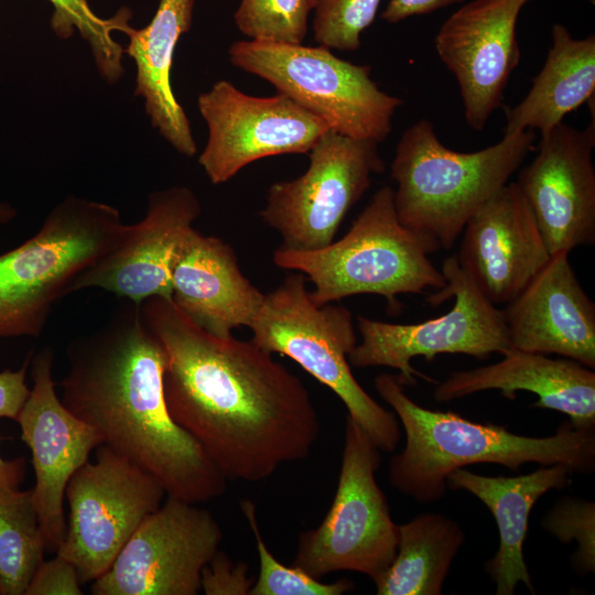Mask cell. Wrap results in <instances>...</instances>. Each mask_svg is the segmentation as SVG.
Returning a JSON list of instances; mask_svg holds the SVG:
<instances>
[{"mask_svg":"<svg viewBox=\"0 0 595 595\" xmlns=\"http://www.w3.org/2000/svg\"><path fill=\"white\" fill-rule=\"evenodd\" d=\"M161 340L164 397L172 419L227 480L261 482L310 456L321 422L303 381L252 340L219 337L175 304H140Z\"/></svg>","mask_w":595,"mask_h":595,"instance_id":"1","label":"cell"},{"mask_svg":"<svg viewBox=\"0 0 595 595\" xmlns=\"http://www.w3.org/2000/svg\"><path fill=\"white\" fill-rule=\"evenodd\" d=\"M61 400L101 445L150 473L166 496L191 504L220 497L227 479L171 416L164 397L165 349L141 307H119L95 332L72 340Z\"/></svg>","mask_w":595,"mask_h":595,"instance_id":"2","label":"cell"},{"mask_svg":"<svg viewBox=\"0 0 595 595\" xmlns=\"http://www.w3.org/2000/svg\"><path fill=\"white\" fill-rule=\"evenodd\" d=\"M374 383L405 432L404 448L389 462V482L419 504L440 500L447 476L470 464L493 463L511 470L526 463L563 464L573 473L594 470L595 428L575 429L562 423L551 436H524L451 411L425 409L409 398L397 375L382 372Z\"/></svg>","mask_w":595,"mask_h":595,"instance_id":"3","label":"cell"},{"mask_svg":"<svg viewBox=\"0 0 595 595\" xmlns=\"http://www.w3.org/2000/svg\"><path fill=\"white\" fill-rule=\"evenodd\" d=\"M534 142V131L526 130L475 152H457L440 141L430 120L416 121L402 133L390 166L400 223L431 253L451 249L469 218L520 169Z\"/></svg>","mask_w":595,"mask_h":595,"instance_id":"4","label":"cell"},{"mask_svg":"<svg viewBox=\"0 0 595 595\" xmlns=\"http://www.w3.org/2000/svg\"><path fill=\"white\" fill-rule=\"evenodd\" d=\"M426 245L404 227L393 204V188L385 185L338 240L316 250L278 248L279 268L301 272L313 284L316 303H334L356 294H377L394 311L398 295L442 290L446 279L430 260Z\"/></svg>","mask_w":595,"mask_h":595,"instance_id":"5","label":"cell"},{"mask_svg":"<svg viewBox=\"0 0 595 595\" xmlns=\"http://www.w3.org/2000/svg\"><path fill=\"white\" fill-rule=\"evenodd\" d=\"M125 227L116 207L71 195L35 235L0 255V337H39L72 281L116 245Z\"/></svg>","mask_w":595,"mask_h":595,"instance_id":"6","label":"cell"},{"mask_svg":"<svg viewBox=\"0 0 595 595\" xmlns=\"http://www.w3.org/2000/svg\"><path fill=\"white\" fill-rule=\"evenodd\" d=\"M301 272L288 275L251 322V340L286 356L329 388L382 452L396 450L401 430L393 411L372 399L351 372L348 355L357 345L353 314L333 303L318 304Z\"/></svg>","mask_w":595,"mask_h":595,"instance_id":"7","label":"cell"},{"mask_svg":"<svg viewBox=\"0 0 595 595\" xmlns=\"http://www.w3.org/2000/svg\"><path fill=\"white\" fill-rule=\"evenodd\" d=\"M228 55L235 67L269 82L331 130L353 139H387L403 104L379 88L370 66L342 60L322 45L244 40L232 43Z\"/></svg>","mask_w":595,"mask_h":595,"instance_id":"8","label":"cell"},{"mask_svg":"<svg viewBox=\"0 0 595 595\" xmlns=\"http://www.w3.org/2000/svg\"><path fill=\"white\" fill-rule=\"evenodd\" d=\"M380 450L347 415L337 489L321 524L299 536L293 565L321 580L338 571L375 581L392 563L398 526L376 480Z\"/></svg>","mask_w":595,"mask_h":595,"instance_id":"9","label":"cell"},{"mask_svg":"<svg viewBox=\"0 0 595 595\" xmlns=\"http://www.w3.org/2000/svg\"><path fill=\"white\" fill-rule=\"evenodd\" d=\"M441 271L446 285L426 300L435 306L454 296L452 309L444 315L413 324L358 315L361 343L348 355L351 366L398 369L397 377L405 387L415 386L416 377L433 381L411 366L414 357L432 361L441 354H464L487 359L493 353L502 355L511 348L502 310L485 298L461 268L456 256L447 257Z\"/></svg>","mask_w":595,"mask_h":595,"instance_id":"10","label":"cell"},{"mask_svg":"<svg viewBox=\"0 0 595 595\" xmlns=\"http://www.w3.org/2000/svg\"><path fill=\"white\" fill-rule=\"evenodd\" d=\"M165 497L150 473L99 445L95 461H87L67 483L68 521L56 554L74 565L82 584L93 583Z\"/></svg>","mask_w":595,"mask_h":595,"instance_id":"11","label":"cell"},{"mask_svg":"<svg viewBox=\"0 0 595 595\" xmlns=\"http://www.w3.org/2000/svg\"><path fill=\"white\" fill-rule=\"evenodd\" d=\"M378 144L327 130L307 153L299 177L273 183L261 219L277 230L280 248L307 251L326 247L350 208L385 171Z\"/></svg>","mask_w":595,"mask_h":595,"instance_id":"12","label":"cell"},{"mask_svg":"<svg viewBox=\"0 0 595 595\" xmlns=\"http://www.w3.org/2000/svg\"><path fill=\"white\" fill-rule=\"evenodd\" d=\"M224 533L209 510L166 496L140 523L111 566L90 586L94 595H196L204 567Z\"/></svg>","mask_w":595,"mask_h":595,"instance_id":"13","label":"cell"},{"mask_svg":"<svg viewBox=\"0 0 595 595\" xmlns=\"http://www.w3.org/2000/svg\"><path fill=\"white\" fill-rule=\"evenodd\" d=\"M197 107L208 130L198 163L215 185L257 160L307 154L329 130L323 119L283 94L250 96L228 80H218L202 93Z\"/></svg>","mask_w":595,"mask_h":595,"instance_id":"14","label":"cell"},{"mask_svg":"<svg viewBox=\"0 0 595 595\" xmlns=\"http://www.w3.org/2000/svg\"><path fill=\"white\" fill-rule=\"evenodd\" d=\"M33 386L17 422L31 452L35 475L32 488L46 548L56 552L66 531L65 490L72 475L101 445L97 432L62 402L53 380V350L40 349L30 358Z\"/></svg>","mask_w":595,"mask_h":595,"instance_id":"15","label":"cell"},{"mask_svg":"<svg viewBox=\"0 0 595 595\" xmlns=\"http://www.w3.org/2000/svg\"><path fill=\"white\" fill-rule=\"evenodd\" d=\"M594 117L578 130L564 122L541 137L516 181L551 256L595 242Z\"/></svg>","mask_w":595,"mask_h":595,"instance_id":"16","label":"cell"},{"mask_svg":"<svg viewBox=\"0 0 595 595\" xmlns=\"http://www.w3.org/2000/svg\"><path fill=\"white\" fill-rule=\"evenodd\" d=\"M199 214V201L188 187L151 193L144 217L126 225L116 245L72 281L67 294L93 288L138 305L154 296L171 300L173 261Z\"/></svg>","mask_w":595,"mask_h":595,"instance_id":"17","label":"cell"},{"mask_svg":"<svg viewBox=\"0 0 595 595\" xmlns=\"http://www.w3.org/2000/svg\"><path fill=\"white\" fill-rule=\"evenodd\" d=\"M529 1L473 0L451 14L435 35V51L457 82L465 119L473 130H483L501 106L520 61L517 21Z\"/></svg>","mask_w":595,"mask_h":595,"instance_id":"18","label":"cell"},{"mask_svg":"<svg viewBox=\"0 0 595 595\" xmlns=\"http://www.w3.org/2000/svg\"><path fill=\"white\" fill-rule=\"evenodd\" d=\"M463 232L456 259L495 305L512 301L552 258L516 182L493 195Z\"/></svg>","mask_w":595,"mask_h":595,"instance_id":"19","label":"cell"},{"mask_svg":"<svg viewBox=\"0 0 595 595\" xmlns=\"http://www.w3.org/2000/svg\"><path fill=\"white\" fill-rule=\"evenodd\" d=\"M502 313L511 348L556 354L595 368V304L569 253L552 256Z\"/></svg>","mask_w":595,"mask_h":595,"instance_id":"20","label":"cell"},{"mask_svg":"<svg viewBox=\"0 0 595 595\" xmlns=\"http://www.w3.org/2000/svg\"><path fill=\"white\" fill-rule=\"evenodd\" d=\"M171 286L175 306L219 337L249 327L266 295L241 272L227 242L196 229L191 230L174 258Z\"/></svg>","mask_w":595,"mask_h":595,"instance_id":"21","label":"cell"},{"mask_svg":"<svg viewBox=\"0 0 595 595\" xmlns=\"http://www.w3.org/2000/svg\"><path fill=\"white\" fill-rule=\"evenodd\" d=\"M495 364L454 371L433 391L448 402L479 391L499 390L513 400L517 391L539 397L532 405L566 414L575 429L595 428V372L575 360L510 348Z\"/></svg>","mask_w":595,"mask_h":595,"instance_id":"22","label":"cell"},{"mask_svg":"<svg viewBox=\"0 0 595 595\" xmlns=\"http://www.w3.org/2000/svg\"><path fill=\"white\" fill-rule=\"evenodd\" d=\"M572 474L567 466L553 464L541 465L532 473L516 477L484 476L463 467L447 476L446 486L472 493L495 517L499 548L485 563V570L496 584L497 595H513L520 582L534 594L523 558L529 515L533 505L547 491L566 487Z\"/></svg>","mask_w":595,"mask_h":595,"instance_id":"23","label":"cell"},{"mask_svg":"<svg viewBox=\"0 0 595 595\" xmlns=\"http://www.w3.org/2000/svg\"><path fill=\"white\" fill-rule=\"evenodd\" d=\"M196 0H160L150 23L130 26L123 34L129 43L123 53L136 64L134 95L143 99L150 122L180 154L197 153L190 120L171 86L176 44L188 32Z\"/></svg>","mask_w":595,"mask_h":595,"instance_id":"24","label":"cell"},{"mask_svg":"<svg viewBox=\"0 0 595 595\" xmlns=\"http://www.w3.org/2000/svg\"><path fill=\"white\" fill-rule=\"evenodd\" d=\"M545 62L526 97L507 110L504 134L538 130L548 134L564 117L594 96L595 36L575 39L554 23Z\"/></svg>","mask_w":595,"mask_h":595,"instance_id":"25","label":"cell"},{"mask_svg":"<svg viewBox=\"0 0 595 595\" xmlns=\"http://www.w3.org/2000/svg\"><path fill=\"white\" fill-rule=\"evenodd\" d=\"M465 541L458 522L436 512L398 526L397 554L375 581L378 595H440Z\"/></svg>","mask_w":595,"mask_h":595,"instance_id":"26","label":"cell"},{"mask_svg":"<svg viewBox=\"0 0 595 595\" xmlns=\"http://www.w3.org/2000/svg\"><path fill=\"white\" fill-rule=\"evenodd\" d=\"M47 550L31 489H0V595H24Z\"/></svg>","mask_w":595,"mask_h":595,"instance_id":"27","label":"cell"},{"mask_svg":"<svg viewBox=\"0 0 595 595\" xmlns=\"http://www.w3.org/2000/svg\"><path fill=\"white\" fill-rule=\"evenodd\" d=\"M53 6L51 28L61 40H68L78 32L90 47L99 75L110 85L123 76V47L113 37L115 32L125 33L131 25L132 12L121 8L111 18H101L87 0H47Z\"/></svg>","mask_w":595,"mask_h":595,"instance_id":"28","label":"cell"},{"mask_svg":"<svg viewBox=\"0 0 595 595\" xmlns=\"http://www.w3.org/2000/svg\"><path fill=\"white\" fill-rule=\"evenodd\" d=\"M316 0H240L234 21L249 40L301 44Z\"/></svg>","mask_w":595,"mask_h":595,"instance_id":"29","label":"cell"},{"mask_svg":"<svg viewBox=\"0 0 595 595\" xmlns=\"http://www.w3.org/2000/svg\"><path fill=\"white\" fill-rule=\"evenodd\" d=\"M240 507L253 533L259 559L258 578L249 595H343L354 589V583L347 578L324 583L298 566H286L279 562L261 536L255 504L242 500Z\"/></svg>","mask_w":595,"mask_h":595,"instance_id":"30","label":"cell"},{"mask_svg":"<svg viewBox=\"0 0 595 595\" xmlns=\"http://www.w3.org/2000/svg\"><path fill=\"white\" fill-rule=\"evenodd\" d=\"M381 0H316L312 29L318 45L356 51L363 32L374 22Z\"/></svg>","mask_w":595,"mask_h":595,"instance_id":"31","label":"cell"},{"mask_svg":"<svg viewBox=\"0 0 595 595\" xmlns=\"http://www.w3.org/2000/svg\"><path fill=\"white\" fill-rule=\"evenodd\" d=\"M542 527L562 543L573 540L578 549L572 565L580 575L595 572V504L582 498H561L542 520Z\"/></svg>","mask_w":595,"mask_h":595,"instance_id":"32","label":"cell"},{"mask_svg":"<svg viewBox=\"0 0 595 595\" xmlns=\"http://www.w3.org/2000/svg\"><path fill=\"white\" fill-rule=\"evenodd\" d=\"M252 585L248 565L232 562L220 550L202 572L201 591L206 595H249Z\"/></svg>","mask_w":595,"mask_h":595,"instance_id":"33","label":"cell"},{"mask_svg":"<svg viewBox=\"0 0 595 595\" xmlns=\"http://www.w3.org/2000/svg\"><path fill=\"white\" fill-rule=\"evenodd\" d=\"M83 593L74 565L56 554L54 559L41 562L24 595H82Z\"/></svg>","mask_w":595,"mask_h":595,"instance_id":"34","label":"cell"},{"mask_svg":"<svg viewBox=\"0 0 595 595\" xmlns=\"http://www.w3.org/2000/svg\"><path fill=\"white\" fill-rule=\"evenodd\" d=\"M30 358L18 370L0 371V418L17 420L30 394L26 371Z\"/></svg>","mask_w":595,"mask_h":595,"instance_id":"35","label":"cell"},{"mask_svg":"<svg viewBox=\"0 0 595 595\" xmlns=\"http://www.w3.org/2000/svg\"><path fill=\"white\" fill-rule=\"evenodd\" d=\"M466 0H389L381 12V19L388 23H399L405 19L424 15L440 9L464 3Z\"/></svg>","mask_w":595,"mask_h":595,"instance_id":"36","label":"cell"},{"mask_svg":"<svg viewBox=\"0 0 595 595\" xmlns=\"http://www.w3.org/2000/svg\"><path fill=\"white\" fill-rule=\"evenodd\" d=\"M25 474L26 459L23 456L6 459L0 455V489L19 488L25 478Z\"/></svg>","mask_w":595,"mask_h":595,"instance_id":"37","label":"cell"},{"mask_svg":"<svg viewBox=\"0 0 595 595\" xmlns=\"http://www.w3.org/2000/svg\"><path fill=\"white\" fill-rule=\"evenodd\" d=\"M18 215L17 209L9 203L0 202V225L12 221Z\"/></svg>","mask_w":595,"mask_h":595,"instance_id":"38","label":"cell"}]
</instances>
